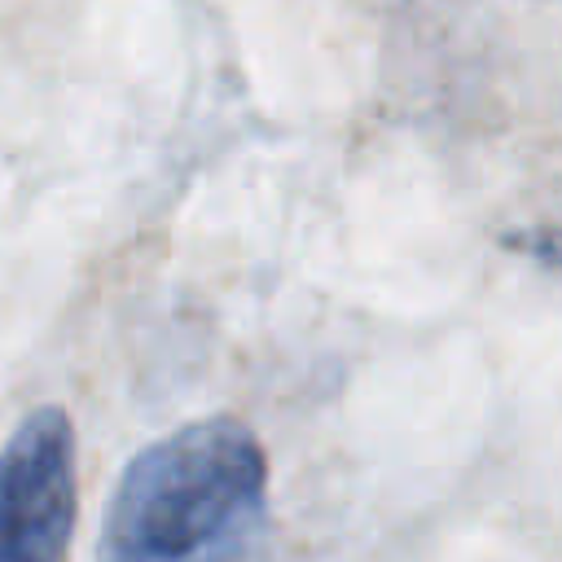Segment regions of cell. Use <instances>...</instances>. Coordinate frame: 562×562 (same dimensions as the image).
Returning <instances> with one entry per match:
<instances>
[{
  "mask_svg": "<svg viewBox=\"0 0 562 562\" xmlns=\"http://www.w3.org/2000/svg\"><path fill=\"white\" fill-rule=\"evenodd\" d=\"M268 457L237 417L189 422L140 448L101 522L97 562H259Z\"/></svg>",
  "mask_w": 562,
  "mask_h": 562,
  "instance_id": "6da1fadb",
  "label": "cell"
},
{
  "mask_svg": "<svg viewBox=\"0 0 562 562\" xmlns=\"http://www.w3.org/2000/svg\"><path fill=\"white\" fill-rule=\"evenodd\" d=\"M75 514V426L44 404L0 448V562H66Z\"/></svg>",
  "mask_w": 562,
  "mask_h": 562,
  "instance_id": "7a4b0ae2",
  "label": "cell"
},
{
  "mask_svg": "<svg viewBox=\"0 0 562 562\" xmlns=\"http://www.w3.org/2000/svg\"><path fill=\"white\" fill-rule=\"evenodd\" d=\"M549 4H562V0H549Z\"/></svg>",
  "mask_w": 562,
  "mask_h": 562,
  "instance_id": "3957f363",
  "label": "cell"
}]
</instances>
